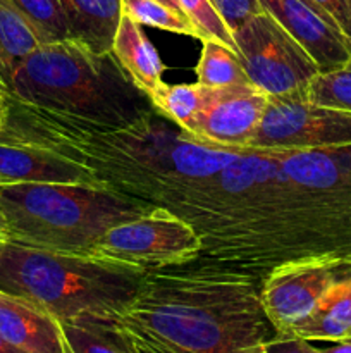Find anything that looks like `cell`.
<instances>
[{
    "label": "cell",
    "instance_id": "obj_1",
    "mask_svg": "<svg viewBox=\"0 0 351 353\" xmlns=\"http://www.w3.org/2000/svg\"><path fill=\"white\" fill-rule=\"evenodd\" d=\"M126 353H262L275 330L260 293L231 279H151L112 316Z\"/></svg>",
    "mask_w": 351,
    "mask_h": 353
},
{
    "label": "cell",
    "instance_id": "obj_2",
    "mask_svg": "<svg viewBox=\"0 0 351 353\" xmlns=\"http://www.w3.org/2000/svg\"><path fill=\"white\" fill-rule=\"evenodd\" d=\"M7 93L103 130L133 126L157 112L112 52L95 54L72 40L41 43L14 71Z\"/></svg>",
    "mask_w": 351,
    "mask_h": 353
},
{
    "label": "cell",
    "instance_id": "obj_3",
    "mask_svg": "<svg viewBox=\"0 0 351 353\" xmlns=\"http://www.w3.org/2000/svg\"><path fill=\"white\" fill-rule=\"evenodd\" d=\"M147 274L89 254L0 243V292L30 300L58 321L123 312Z\"/></svg>",
    "mask_w": 351,
    "mask_h": 353
},
{
    "label": "cell",
    "instance_id": "obj_4",
    "mask_svg": "<svg viewBox=\"0 0 351 353\" xmlns=\"http://www.w3.org/2000/svg\"><path fill=\"white\" fill-rule=\"evenodd\" d=\"M143 212L109 186L0 185V217L7 241L30 247L89 254L105 231Z\"/></svg>",
    "mask_w": 351,
    "mask_h": 353
},
{
    "label": "cell",
    "instance_id": "obj_5",
    "mask_svg": "<svg viewBox=\"0 0 351 353\" xmlns=\"http://www.w3.org/2000/svg\"><path fill=\"white\" fill-rule=\"evenodd\" d=\"M248 81L268 99L306 97L319 68L305 48L265 10L233 31Z\"/></svg>",
    "mask_w": 351,
    "mask_h": 353
},
{
    "label": "cell",
    "instance_id": "obj_6",
    "mask_svg": "<svg viewBox=\"0 0 351 353\" xmlns=\"http://www.w3.org/2000/svg\"><path fill=\"white\" fill-rule=\"evenodd\" d=\"M200 248L202 240L189 223L165 209H153L105 231L89 255L150 272L189 261Z\"/></svg>",
    "mask_w": 351,
    "mask_h": 353
},
{
    "label": "cell",
    "instance_id": "obj_7",
    "mask_svg": "<svg viewBox=\"0 0 351 353\" xmlns=\"http://www.w3.org/2000/svg\"><path fill=\"white\" fill-rule=\"evenodd\" d=\"M351 147V112L308 97L268 99L250 150H334Z\"/></svg>",
    "mask_w": 351,
    "mask_h": 353
},
{
    "label": "cell",
    "instance_id": "obj_8",
    "mask_svg": "<svg viewBox=\"0 0 351 353\" xmlns=\"http://www.w3.org/2000/svg\"><path fill=\"white\" fill-rule=\"evenodd\" d=\"M350 271L351 259L332 255H312L275 269L260 292L262 307L275 333L291 334L323 293Z\"/></svg>",
    "mask_w": 351,
    "mask_h": 353
},
{
    "label": "cell",
    "instance_id": "obj_9",
    "mask_svg": "<svg viewBox=\"0 0 351 353\" xmlns=\"http://www.w3.org/2000/svg\"><path fill=\"white\" fill-rule=\"evenodd\" d=\"M267 103L268 97L251 83L206 88L205 102L188 134L213 147L248 152Z\"/></svg>",
    "mask_w": 351,
    "mask_h": 353
},
{
    "label": "cell",
    "instance_id": "obj_10",
    "mask_svg": "<svg viewBox=\"0 0 351 353\" xmlns=\"http://www.w3.org/2000/svg\"><path fill=\"white\" fill-rule=\"evenodd\" d=\"M313 59L320 72L341 68L351 59L348 38L336 21L312 0H258Z\"/></svg>",
    "mask_w": 351,
    "mask_h": 353
},
{
    "label": "cell",
    "instance_id": "obj_11",
    "mask_svg": "<svg viewBox=\"0 0 351 353\" xmlns=\"http://www.w3.org/2000/svg\"><path fill=\"white\" fill-rule=\"evenodd\" d=\"M2 183H58L109 186L88 165L31 143H0Z\"/></svg>",
    "mask_w": 351,
    "mask_h": 353
},
{
    "label": "cell",
    "instance_id": "obj_12",
    "mask_svg": "<svg viewBox=\"0 0 351 353\" xmlns=\"http://www.w3.org/2000/svg\"><path fill=\"white\" fill-rule=\"evenodd\" d=\"M0 336L24 353H71L57 317L30 300L3 292Z\"/></svg>",
    "mask_w": 351,
    "mask_h": 353
},
{
    "label": "cell",
    "instance_id": "obj_13",
    "mask_svg": "<svg viewBox=\"0 0 351 353\" xmlns=\"http://www.w3.org/2000/svg\"><path fill=\"white\" fill-rule=\"evenodd\" d=\"M67 24V40L95 54L112 52L123 17V0H58Z\"/></svg>",
    "mask_w": 351,
    "mask_h": 353
},
{
    "label": "cell",
    "instance_id": "obj_14",
    "mask_svg": "<svg viewBox=\"0 0 351 353\" xmlns=\"http://www.w3.org/2000/svg\"><path fill=\"white\" fill-rule=\"evenodd\" d=\"M112 54L117 62L123 65L134 85L143 90L147 95H151L162 85L164 64L160 61L157 48L153 47L141 24L123 14L119 28L114 37Z\"/></svg>",
    "mask_w": 351,
    "mask_h": 353
},
{
    "label": "cell",
    "instance_id": "obj_15",
    "mask_svg": "<svg viewBox=\"0 0 351 353\" xmlns=\"http://www.w3.org/2000/svg\"><path fill=\"white\" fill-rule=\"evenodd\" d=\"M292 336L306 341L351 340V271L337 279L315 309L292 330Z\"/></svg>",
    "mask_w": 351,
    "mask_h": 353
},
{
    "label": "cell",
    "instance_id": "obj_16",
    "mask_svg": "<svg viewBox=\"0 0 351 353\" xmlns=\"http://www.w3.org/2000/svg\"><path fill=\"white\" fill-rule=\"evenodd\" d=\"M43 43L26 16L10 0H0V83L7 90L14 71Z\"/></svg>",
    "mask_w": 351,
    "mask_h": 353
},
{
    "label": "cell",
    "instance_id": "obj_17",
    "mask_svg": "<svg viewBox=\"0 0 351 353\" xmlns=\"http://www.w3.org/2000/svg\"><path fill=\"white\" fill-rule=\"evenodd\" d=\"M71 353H126L112 316H81L61 321Z\"/></svg>",
    "mask_w": 351,
    "mask_h": 353
},
{
    "label": "cell",
    "instance_id": "obj_18",
    "mask_svg": "<svg viewBox=\"0 0 351 353\" xmlns=\"http://www.w3.org/2000/svg\"><path fill=\"white\" fill-rule=\"evenodd\" d=\"M196 83L206 88H226L250 81L236 50L217 40H202V54L196 64Z\"/></svg>",
    "mask_w": 351,
    "mask_h": 353
},
{
    "label": "cell",
    "instance_id": "obj_19",
    "mask_svg": "<svg viewBox=\"0 0 351 353\" xmlns=\"http://www.w3.org/2000/svg\"><path fill=\"white\" fill-rule=\"evenodd\" d=\"M206 97V86L200 83H182V85H165L162 83L150 95L153 109L172 124L188 133L193 121L202 110Z\"/></svg>",
    "mask_w": 351,
    "mask_h": 353
},
{
    "label": "cell",
    "instance_id": "obj_20",
    "mask_svg": "<svg viewBox=\"0 0 351 353\" xmlns=\"http://www.w3.org/2000/svg\"><path fill=\"white\" fill-rule=\"evenodd\" d=\"M123 14L141 26H151L171 33L198 38V31L182 12L171 9L158 0H123Z\"/></svg>",
    "mask_w": 351,
    "mask_h": 353
},
{
    "label": "cell",
    "instance_id": "obj_21",
    "mask_svg": "<svg viewBox=\"0 0 351 353\" xmlns=\"http://www.w3.org/2000/svg\"><path fill=\"white\" fill-rule=\"evenodd\" d=\"M306 97L320 105L351 112V59L341 68L319 72L310 83Z\"/></svg>",
    "mask_w": 351,
    "mask_h": 353
},
{
    "label": "cell",
    "instance_id": "obj_22",
    "mask_svg": "<svg viewBox=\"0 0 351 353\" xmlns=\"http://www.w3.org/2000/svg\"><path fill=\"white\" fill-rule=\"evenodd\" d=\"M30 19L43 43L67 40V24L58 0H10Z\"/></svg>",
    "mask_w": 351,
    "mask_h": 353
},
{
    "label": "cell",
    "instance_id": "obj_23",
    "mask_svg": "<svg viewBox=\"0 0 351 353\" xmlns=\"http://www.w3.org/2000/svg\"><path fill=\"white\" fill-rule=\"evenodd\" d=\"M184 16L198 31V40H217L236 50L233 30L212 3V0H178Z\"/></svg>",
    "mask_w": 351,
    "mask_h": 353
},
{
    "label": "cell",
    "instance_id": "obj_24",
    "mask_svg": "<svg viewBox=\"0 0 351 353\" xmlns=\"http://www.w3.org/2000/svg\"><path fill=\"white\" fill-rule=\"evenodd\" d=\"M212 3L233 31L251 16L262 12L258 0H212Z\"/></svg>",
    "mask_w": 351,
    "mask_h": 353
},
{
    "label": "cell",
    "instance_id": "obj_25",
    "mask_svg": "<svg viewBox=\"0 0 351 353\" xmlns=\"http://www.w3.org/2000/svg\"><path fill=\"white\" fill-rule=\"evenodd\" d=\"M262 353H317L312 341L292 334H275L262 347Z\"/></svg>",
    "mask_w": 351,
    "mask_h": 353
},
{
    "label": "cell",
    "instance_id": "obj_26",
    "mask_svg": "<svg viewBox=\"0 0 351 353\" xmlns=\"http://www.w3.org/2000/svg\"><path fill=\"white\" fill-rule=\"evenodd\" d=\"M312 2L317 3L323 12L329 14V16L336 21L337 26L341 28L344 37L348 38V31H350V19H348L346 0H312ZM348 43H350V41H348Z\"/></svg>",
    "mask_w": 351,
    "mask_h": 353
},
{
    "label": "cell",
    "instance_id": "obj_27",
    "mask_svg": "<svg viewBox=\"0 0 351 353\" xmlns=\"http://www.w3.org/2000/svg\"><path fill=\"white\" fill-rule=\"evenodd\" d=\"M7 114H9V97H7V92L0 90V141H2L3 131H6Z\"/></svg>",
    "mask_w": 351,
    "mask_h": 353
},
{
    "label": "cell",
    "instance_id": "obj_28",
    "mask_svg": "<svg viewBox=\"0 0 351 353\" xmlns=\"http://www.w3.org/2000/svg\"><path fill=\"white\" fill-rule=\"evenodd\" d=\"M317 353H351V340L344 341H336L334 345L327 348H319L315 347Z\"/></svg>",
    "mask_w": 351,
    "mask_h": 353
},
{
    "label": "cell",
    "instance_id": "obj_29",
    "mask_svg": "<svg viewBox=\"0 0 351 353\" xmlns=\"http://www.w3.org/2000/svg\"><path fill=\"white\" fill-rule=\"evenodd\" d=\"M0 353H24V352H21L19 348H16L14 345H10L9 341L3 340V338L0 336Z\"/></svg>",
    "mask_w": 351,
    "mask_h": 353
},
{
    "label": "cell",
    "instance_id": "obj_30",
    "mask_svg": "<svg viewBox=\"0 0 351 353\" xmlns=\"http://www.w3.org/2000/svg\"><path fill=\"white\" fill-rule=\"evenodd\" d=\"M158 2L165 3V6H169V7H171V9L178 10V12H182L181 7H179V3H178V0H158ZM182 14H184V12H182Z\"/></svg>",
    "mask_w": 351,
    "mask_h": 353
},
{
    "label": "cell",
    "instance_id": "obj_31",
    "mask_svg": "<svg viewBox=\"0 0 351 353\" xmlns=\"http://www.w3.org/2000/svg\"><path fill=\"white\" fill-rule=\"evenodd\" d=\"M346 7H348V19H350V31H348V41H350V48H351V0H346Z\"/></svg>",
    "mask_w": 351,
    "mask_h": 353
},
{
    "label": "cell",
    "instance_id": "obj_32",
    "mask_svg": "<svg viewBox=\"0 0 351 353\" xmlns=\"http://www.w3.org/2000/svg\"><path fill=\"white\" fill-rule=\"evenodd\" d=\"M7 236H6V226H3V223L0 221V241H6Z\"/></svg>",
    "mask_w": 351,
    "mask_h": 353
},
{
    "label": "cell",
    "instance_id": "obj_33",
    "mask_svg": "<svg viewBox=\"0 0 351 353\" xmlns=\"http://www.w3.org/2000/svg\"><path fill=\"white\" fill-rule=\"evenodd\" d=\"M0 90H3V92H7V90L3 88V85H2V83H0Z\"/></svg>",
    "mask_w": 351,
    "mask_h": 353
},
{
    "label": "cell",
    "instance_id": "obj_34",
    "mask_svg": "<svg viewBox=\"0 0 351 353\" xmlns=\"http://www.w3.org/2000/svg\"><path fill=\"white\" fill-rule=\"evenodd\" d=\"M0 185H3V183H2V179H0Z\"/></svg>",
    "mask_w": 351,
    "mask_h": 353
},
{
    "label": "cell",
    "instance_id": "obj_35",
    "mask_svg": "<svg viewBox=\"0 0 351 353\" xmlns=\"http://www.w3.org/2000/svg\"><path fill=\"white\" fill-rule=\"evenodd\" d=\"M0 221H2V217H0ZM2 223H3V221H2Z\"/></svg>",
    "mask_w": 351,
    "mask_h": 353
},
{
    "label": "cell",
    "instance_id": "obj_36",
    "mask_svg": "<svg viewBox=\"0 0 351 353\" xmlns=\"http://www.w3.org/2000/svg\"><path fill=\"white\" fill-rule=\"evenodd\" d=\"M0 243H2V241H0Z\"/></svg>",
    "mask_w": 351,
    "mask_h": 353
}]
</instances>
